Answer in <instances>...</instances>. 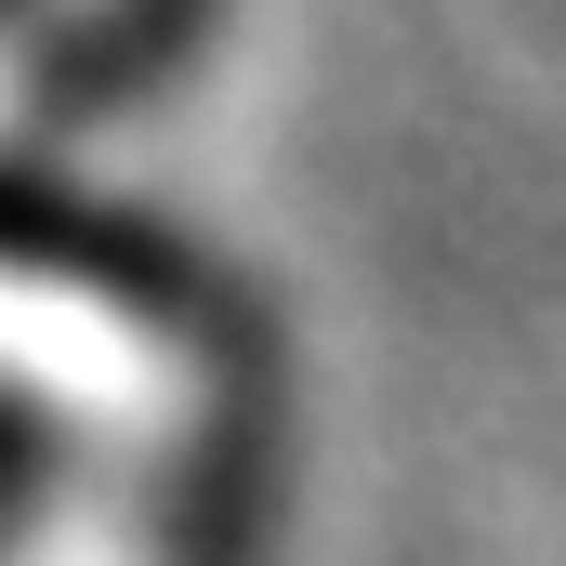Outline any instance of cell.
<instances>
[{"instance_id":"6da1fadb","label":"cell","mask_w":566,"mask_h":566,"mask_svg":"<svg viewBox=\"0 0 566 566\" xmlns=\"http://www.w3.org/2000/svg\"><path fill=\"white\" fill-rule=\"evenodd\" d=\"M211 13H224V0H93V13L27 66V119H119V106H145L171 66H198Z\"/></svg>"},{"instance_id":"7a4b0ae2","label":"cell","mask_w":566,"mask_h":566,"mask_svg":"<svg viewBox=\"0 0 566 566\" xmlns=\"http://www.w3.org/2000/svg\"><path fill=\"white\" fill-rule=\"evenodd\" d=\"M0 13H13V0H0Z\"/></svg>"}]
</instances>
